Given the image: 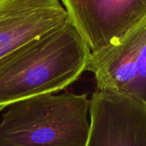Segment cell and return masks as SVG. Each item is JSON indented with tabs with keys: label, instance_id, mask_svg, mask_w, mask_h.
Listing matches in <instances>:
<instances>
[{
	"label": "cell",
	"instance_id": "6da1fadb",
	"mask_svg": "<svg viewBox=\"0 0 146 146\" xmlns=\"http://www.w3.org/2000/svg\"><path fill=\"white\" fill-rule=\"evenodd\" d=\"M91 56L68 19L0 65V110L43 94H54L79 79Z\"/></svg>",
	"mask_w": 146,
	"mask_h": 146
},
{
	"label": "cell",
	"instance_id": "7a4b0ae2",
	"mask_svg": "<svg viewBox=\"0 0 146 146\" xmlns=\"http://www.w3.org/2000/svg\"><path fill=\"white\" fill-rule=\"evenodd\" d=\"M87 94H43L9 106L0 121V146H86Z\"/></svg>",
	"mask_w": 146,
	"mask_h": 146
},
{
	"label": "cell",
	"instance_id": "3957f363",
	"mask_svg": "<svg viewBox=\"0 0 146 146\" xmlns=\"http://www.w3.org/2000/svg\"><path fill=\"white\" fill-rule=\"evenodd\" d=\"M98 90H112L146 104V19L116 43L91 53L86 70Z\"/></svg>",
	"mask_w": 146,
	"mask_h": 146
},
{
	"label": "cell",
	"instance_id": "277c9868",
	"mask_svg": "<svg viewBox=\"0 0 146 146\" xmlns=\"http://www.w3.org/2000/svg\"><path fill=\"white\" fill-rule=\"evenodd\" d=\"M91 53L116 43L146 19V0H59Z\"/></svg>",
	"mask_w": 146,
	"mask_h": 146
},
{
	"label": "cell",
	"instance_id": "5b68a950",
	"mask_svg": "<svg viewBox=\"0 0 146 146\" xmlns=\"http://www.w3.org/2000/svg\"><path fill=\"white\" fill-rule=\"evenodd\" d=\"M86 146H146V104L112 90H96Z\"/></svg>",
	"mask_w": 146,
	"mask_h": 146
},
{
	"label": "cell",
	"instance_id": "8992f818",
	"mask_svg": "<svg viewBox=\"0 0 146 146\" xmlns=\"http://www.w3.org/2000/svg\"><path fill=\"white\" fill-rule=\"evenodd\" d=\"M67 20L59 0H0V65Z\"/></svg>",
	"mask_w": 146,
	"mask_h": 146
}]
</instances>
